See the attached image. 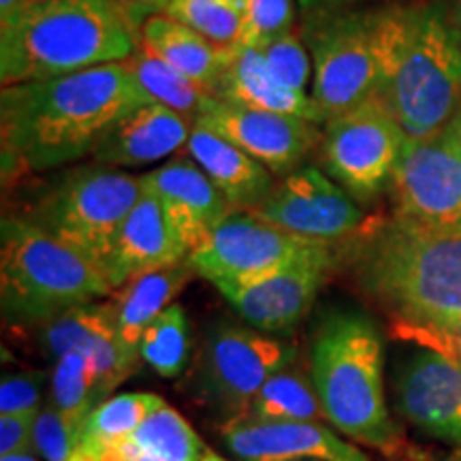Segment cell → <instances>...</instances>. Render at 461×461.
Returning <instances> with one entry per match:
<instances>
[{
	"label": "cell",
	"mask_w": 461,
	"mask_h": 461,
	"mask_svg": "<svg viewBox=\"0 0 461 461\" xmlns=\"http://www.w3.org/2000/svg\"><path fill=\"white\" fill-rule=\"evenodd\" d=\"M378 99L408 137H425L461 112V26L447 3L397 7Z\"/></svg>",
	"instance_id": "5b68a950"
},
{
	"label": "cell",
	"mask_w": 461,
	"mask_h": 461,
	"mask_svg": "<svg viewBox=\"0 0 461 461\" xmlns=\"http://www.w3.org/2000/svg\"><path fill=\"white\" fill-rule=\"evenodd\" d=\"M141 193V177L107 167H79L43 194L31 221L82 252L105 274L120 229Z\"/></svg>",
	"instance_id": "ba28073f"
},
{
	"label": "cell",
	"mask_w": 461,
	"mask_h": 461,
	"mask_svg": "<svg viewBox=\"0 0 461 461\" xmlns=\"http://www.w3.org/2000/svg\"><path fill=\"white\" fill-rule=\"evenodd\" d=\"M457 20H459V26H461V0H459V11H457Z\"/></svg>",
	"instance_id": "bcb514c9"
},
{
	"label": "cell",
	"mask_w": 461,
	"mask_h": 461,
	"mask_svg": "<svg viewBox=\"0 0 461 461\" xmlns=\"http://www.w3.org/2000/svg\"><path fill=\"white\" fill-rule=\"evenodd\" d=\"M230 5H233V7H238L240 11H244V5H246V0H229Z\"/></svg>",
	"instance_id": "f6af8a7d"
},
{
	"label": "cell",
	"mask_w": 461,
	"mask_h": 461,
	"mask_svg": "<svg viewBox=\"0 0 461 461\" xmlns=\"http://www.w3.org/2000/svg\"><path fill=\"white\" fill-rule=\"evenodd\" d=\"M122 62L135 75L149 103L169 107L193 122L197 120L207 96H212L210 92L188 79L177 68L167 65L163 58L152 54L148 48H137L135 54Z\"/></svg>",
	"instance_id": "4316f807"
},
{
	"label": "cell",
	"mask_w": 461,
	"mask_h": 461,
	"mask_svg": "<svg viewBox=\"0 0 461 461\" xmlns=\"http://www.w3.org/2000/svg\"><path fill=\"white\" fill-rule=\"evenodd\" d=\"M0 461H39V459H37V455L17 453V455H5V457H0Z\"/></svg>",
	"instance_id": "7bdbcfd3"
},
{
	"label": "cell",
	"mask_w": 461,
	"mask_h": 461,
	"mask_svg": "<svg viewBox=\"0 0 461 461\" xmlns=\"http://www.w3.org/2000/svg\"><path fill=\"white\" fill-rule=\"evenodd\" d=\"M190 330L188 316L182 305L171 303L148 327L141 339V361H146L158 376H180L188 363Z\"/></svg>",
	"instance_id": "4dcf8cb0"
},
{
	"label": "cell",
	"mask_w": 461,
	"mask_h": 461,
	"mask_svg": "<svg viewBox=\"0 0 461 461\" xmlns=\"http://www.w3.org/2000/svg\"><path fill=\"white\" fill-rule=\"evenodd\" d=\"M165 15L199 32L218 48H238L241 11L229 0H171Z\"/></svg>",
	"instance_id": "1f68e13d"
},
{
	"label": "cell",
	"mask_w": 461,
	"mask_h": 461,
	"mask_svg": "<svg viewBox=\"0 0 461 461\" xmlns=\"http://www.w3.org/2000/svg\"><path fill=\"white\" fill-rule=\"evenodd\" d=\"M222 442L241 461H372L319 420H229Z\"/></svg>",
	"instance_id": "e0dca14e"
},
{
	"label": "cell",
	"mask_w": 461,
	"mask_h": 461,
	"mask_svg": "<svg viewBox=\"0 0 461 461\" xmlns=\"http://www.w3.org/2000/svg\"><path fill=\"white\" fill-rule=\"evenodd\" d=\"M140 177L143 188L157 194L163 203L167 216L190 252L233 212L214 182L190 158H173Z\"/></svg>",
	"instance_id": "d6986e66"
},
{
	"label": "cell",
	"mask_w": 461,
	"mask_h": 461,
	"mask_svg": "<svg viewBox=\"0 0 461 461\" xmlns=\"http://www.w3.org/2000/svg\"><path fill=\"white\" fill-rule=\"evenodd\" d=\"M120 447L160 461H199L205 453L203 440L197 436V431L165 400L141 420L140 428Z\"/></svg>",
	"instance_id": "83f0119b"
},
{
	"label": "cell",
	"mask_w": 461,
	"mask_h": 461,
	"mask_svg": "<svg viewBox=\"0 0 461 461\" xmlns=\"http://www.w3.org/2000/svg\"><path fill=\"white\" fill-rule=\"evenodd\" d=\"M216 99L258 112L286 113L316 122L308 92L288 88L255 48H235L227 71L216 86Z\"/></svg>",
	"instance_id": "cb8c5ba5"
},
{
	"label": "cell",
	"mask_w": 461,
	"mask_h": 461,
	"mask_svg": "<svg viewBox=\"0 0 461 461\" xmlns=\"http://www.w3.org/2000/svg\"><path fill=\"white\" fill-rule=\"evenodd\" d=\"M186 152L214 182L233 212L252 210L276 186L274 173L267 167L203 124H193Z\"/></svg>",
	"instance_id": "603a6c76"
},
{
	"label": "cell",
	"mask_w": 461,
	"mask_h": 461,
	"mask_svg": "<svg viewBox=\"0 0 461 461\" xmlns=\"http://www.w3.org/2000/svg\"><path fill=\"white\" fill-rule=\"evenodd\" d=\"M246 420H319L325 419L312 376L291 363L263 384L244 417ZM238 420V419H235Z\"/></svg>",
	"instance_id": "484cf974"
},
{
	"label": "cell",
	"mask_w": 461,
	"mask_h": 461,
	"mask_svg": "<svg viewBox=\"0 0 461 461\" xmlns=\"http://www.w3.org/2000/svg\"><path fill=\"white\" fill-rule=\"evenodd\" d=\"M112 3L126 17L132 31L140 32L149 17L165 14L171 0H112Z\"/></svg>",
	"instance_id": "f35d334b"
},
{
	"label": "cell",
	"mask_w": 461,
	"mask_h": 461,
	"mask_svg": "<svg viewBox=\"0 0 461 461\" xmlns=\"http://www.w3.org/2000/svg\"><path fill=\"white\" fill-rule=\"evenodd\" d=\"M293 20L291 0H246L238 48H267L276 39L293 32Z\"/></svg>",
	"instance_id": "d6a6232c"
},
{
	"label": "cell",
	"mask_w": 461,
	"mask_h": 461,
	"mask_svg": "<svg viewBox=\"0 0 461 461\" xmlns=\"http://www.w3.org/2000/svg\"><path fill=\"white\" fill-rule=\"evenodd\" d=\"M188 255L190 248L173 227L163 203L157 194L143 188L140 201L120 229L105 265V278L109 286L120 288L137 276L186 261Z\"/></svg>",
	"instance_id": "ac0fdd59"
},
{
	"label": "cell",
	"mask_w": 461,
	"mask_h": 461,
	"mask_svg": "<svg viewBox=\"0 0 461 461\" xmlns=\"http://www.w3.org/2000/svg\"><path fill=\"white\" fill-rule=\"evenodd\" d=\"M51 387V372L20 370L3 376L0 414H37L45 406Z\"/></svg>",
	"instance_id": "e575fe53"
},
{
	"label": "cell",
	"mask_w": 461,
	"mask_h": 461,
	"mask_svg": "<svg viewBox=\"0 0 461 461\" xmlns=\"http://www.w3.org/2000/svg\"><path fill=\"white\" fill-rule=\"evenodd\" d=\"M32 0H0V24H7L24 11Z\"/></svg>",
	"instance_id": "60d3db41"
},
{
	"label": "cell",
	"mask_w": 461,
	"mask_h": 461,
	"mask_svg": "<svg viewBox=\"0 0 461 461\" xmlns=\"http://www.w3.org/2000/svg\"><path fill=\"white\" fill-rule=\"evenodd\" d=\"M99 461H160V459L149 457V455H143V453L129 451V448L124 447H118V448H112V451H107L105 455H101Z\"/></svg>",
	"instance_id": "ab89813d"
},
{
	"label": "cell",
	"mask_w": 461,
	"mask_h": 461,
	"mask_svg": "<svg viewBox=\"0 0 461 461\" xmlns=\"http://www.w3.org/2000/svg\"><path fill=\"white\" fill-rule=\"evenodd\" d=\"M297 361V346L250 325L218 322L207 333L197 370L199 400L218 417L235 420L276 372Z\"/></svg>",
	"instance_id": "9c48e42d"
},
{
	"label": "cell",
	"mask_w": 461,
	"mask_h": 461,
	"mask_svg": "<svg viewBox=\"0 0 461 461\" xmlns=\"http://www.w3.org/2000/svg\"><path fill=\"white\" fill-rule=\"evenodd\" d=\"M387 193L397 222L461 229V112L431 135L408 137Z\"/></svg>",
	"instance_id": "8fae6325"
},
{
	"label": "cell",
	"mask_w": 461,
	"mask_h": 461,
	"mask_svg": "<svg viewBox=\"0 0 461 461\" xmlns=\"http://www.w3.org/2000/svg\"><path fill=\"white\" fill-rule=\"evenodd\" d=\"M353 274L391 321L436 322L461 314V229L391 221L363 229L348 250Z\"/></svg>",
	"instance_id": "7a4b0ae2"
},
{
	"label": "cell",
	"mask_w": 461,
	"mask_h": 461,
	"mask_svg": "<svg viewBox=\"0 0 461 461\" xmlns=\"http://www.w3.org/2000/svg\"><path fill=\"white\" fill-rule=\"evenodd\" d=\"M305 241L252 212H230L188 255L194 274L210 280L218 291L250 285L295 258Z\"/></svg>",
	"instance_id": "7c38bea8"
},
{
	"label": "cell",
	"mask_w": 461,
	"mask_h": 461,
	"mask_svg": "<svg viewBox=\"0 0 461 461\" xmlns=\"http://www.w3.org/2000/svg\"><path fill=\"white\" fill-rule=\"evenodd\" d=\"M82 447V428L68 420L50 400L34 423V455L43 461H71Z\"/></svg>",
	"instance_id": "836d02e7"
},
{
	"label": "cell",
	"mask_w": 461,
	"mask_h": 461,
	"mask_svg": "<svg viewBox=\"0 0 461 461\" xmlns=\"http://www.w3.org/2000/svg\"><path fill=\"white\" fill-rule=\"evenodd\" d=\"M105 384L101 383L88 357L82 353H68L54 361L50 402L71 423L84 428V420L101 402H105Z\"/></svg>",
	"instance_id": "f546056e"
},
{
	"label": "cell",
	"mask_w": 461,
	"mask_h": 461,
	"mask_svg": "<svg viewBox=\"0 0 461 461\" xmlns=\"http://www.w3.org/2000/svg\"><path fill=\"white\" fill-rule=\"evenodd\" d=\"M135 50V31L112 0H32L0 24V79L56 77L122 62Z\"/></svg>",
	"instance_id": "3957f363"
},
{
	"label": "cell",
	"mask_w": 461,
	"mask_h": 461,
	"mask_svg": "<svg viewBox=\"0 0 461 461\" xmlns=\"http://www.w3.org/2000/svg\"><path fill=\"white\" fill-rule=\"evenodd\" d=\"M163 397L152 393H120L101 402L84 420L82 447L96 459L124 440L141 425Z\"/></svg>",
	"instance_id": "f1b7e54d"
},
{
	"label": "cell",
	"mask_w": 461,
	"mask_h": 461,
	"mask_svg": "<svg viewBox=\"0 0 461 461\" xmlns=\"http://www.w3.org/2000/svg\"><path fill=\"white\" fill-rule=\"evenodd\" d=\"M193 124V120L169 107L146 103L109 129L96 146L95 157L101 165L109 167L157 163L186 148Z\"/></svg>",
	"instance_id": "44dd1931"
},
{
	"label": "cell",
	"mask_w": 461,
	"mask_h": 461,
	"mask_svg": "<svg viewBox=\"0 0 461 461\" xmlns=\"http://www.w3.org/2000/svg\"><path fill=\"white\" fill-rule=\"evenodd\" d=\"M299 461H316V459H299Z\"/></svg>",
	"instance_id": "c3c4849f"
},
{
	"label": "cell",
	"mask_w": 461,
	"mask_h": 461,
	"mask_svg": "<svg viewBox=\"0 0 461 461\" xmlns=\"http://www.w3.org/2000/svg\"><path fill=\"white\" fill-rule=\"evenodd\" d=\"M194 269L186 261L137 276L115 297L113 319L124 370L132 374L141 363V339L148 327L171 305V299L193 280Z\"/></svg>",
	"instance_id": "7402d4cb"
},
{
	"label": "cell",
	"mask_w": 461,
	"mask_h": 461,
	"mask_svg": "<svg viewBox=\"0 0 461 461\" xmlns=\"http://www.w3.org/2000/svg\"><path fill=\"white\" fill-rule=\"evenodd\" d=\"M146 103V92L124 62L5 86V163L41 171L95 154L109 129Z\"/></svg>",
	"instance_id": "6da1fadb"
},
{
	"label": "cell",
	"mask_w": 461,
	"mask_h": 461,
	"mask_svg": "<svg viewBox=\"0 0 461 461\" xmlns=\"http://www.w3.org/2000/svg\"><path fill=\"white\" fill-rule=\"evenodd\" d=\"M336 258L333 246L310 244L272 274L244 286L221 288V295L246 325L269 336H285L310 312Z\"/></svg>",
	"instance_id": "5bb4252c"
},
{
	"label": "cell",
	"mask_w": 461,
	"mask_h": 461,
	"mask_svg": "<svg viewBox=\"0 0 461 461\" xmlns=\"http://www.w3.org/2000/svg\"><path fill=\"white\" fill-rule=\"evenodd\" d=\"M37 342L51 363L68 353L88 357L107 393L131 376L120 357L112 303L92 302L41 322Z\"/></svg>",
	"instance_id": "ffe728a7"
},
{
	"label": "cell",
	"mask_w": 461,
	"mask_h": 461,
	"mask_svg": "<svg viewBox=\"0 0 461 461\" xmlns=\"http://www.w3.org/2000/svg\"><path fill=\"white\" fill-rule=\"evenodd\" d=\"M408 135L387 105L374 96L325 122L321 135L322 171L359 205L387 193Z\"/></svg>",
	"instance_id": "30bf717a"
},
{
	"label": "cell",
	"mask_w": 461,
	"mask_h": 461,
	"mask_svg": "<svg viewBox=\"0 0 461 461\" xmlns=\"http://www.w3.org/2000/svg\"><path fill=\"white\" fill-rule=\"evenodd\" d=\"M248 212L291 235L325 246L353 240L366 229L359 203L314 165L288 173Z\"/></svg>",
	"instance_id": "4fadbf2b"
},
{
	"label": "cell",
	"mask_w": 461,
	"mask_h": 461,
	"mask_svg": "<svg viewBox=\"0 0 461 461\" xmlns=\"http://www.w3.org/2000/svg\"><path fill=\"white\" fill-rule=\"evenodd\" d=\"M397 411L408 423L436 440L461 447V363L423 348L397 367Z\"/></svg>",
	"instance_id": "2e32d148"
},
{
	"label": "cell",
	"mask_w": 461,
	"mask_h": 461,
	"mask_svg": "<svg viewBox=\"0 0 461 461\" xmlns=\"http://www.w3.org/2000/svg\"><path fill=\"white\" fill-rule=\"evenodd\" d=\"M350 3H359V0H299L302 9H321V7H346Z\"/></svg>",
	"instance_id": "b9f144b4"
},
{
	"label": "cell",
	"mask_w": 461,
	"mask_h": 461,
	"mask_svg": "<svg viewBox=\"0 0 461 461\" xmlns=\"http://www.w3.org/2000/svg\"><path fill=\"white\" fill-rule=\"evenodd\" d=\"M194 122L216 131L276 176L299 169L319 141L316 124L310 120L238 107L216 96H207Z\"/></svg>",
	"instance_id": "9a60e30c"
},
{
	"label": "cell",
	"mask_w": 461,
	"mask_h": 461,
	"mask_svg": "<svg viewBox=\"0 0 461 461\" xmlns=\"http://www.w3.org/2000/svg\"><path fill=\"white\" fill-rule=\"evenodd\" d=\"M310 376L322 414L350 440L395 455L402 436L383 384V336L359 310L338 308L321 321L312 338Z\"/></svg>",
	"instance_id": "277c9868"
},
{
	"label": "cell",
	"mask_w": 461,
	"mask_h": 461,
	"mask_svg": "<svg viewBox=\"0 0 461 461\" xmlns=\"http://www.w3.org/2000/svg\"><path fill=\"white\" fill-rule=\"evenodd\" d=\"M141 41L143 48L163 58L167 65L177 68L212 96L233 58V50L218 48L169 15L149 17L141 28Z\"/></svg>",
	"instance_id": "d4e9b609"
},
{
	"label": "cell",
	"mask_w": 461,
	"mask_h": 461,
	"mask_svg": "<svg viewBox=\"0 0 461 461\" xmlns=\"http://www.w3.org/2000/svg\"><path fill=\"white\" fill-rule=\"evenodd\" d=\"M397 7L310 9L303 20V43L312 58V99L316 122L378 96L387 73Z\"/></svg>",
	"instance_id": "52a82bcc"
},
{
	"label": "cell",
	"mask_w": 461,
	"mask_h": 461,
	"mask_svg": "<svg viewBox=\"0 0 461 461\" xmlns=\"http://www.w3.org/2000/svg\"><path fill=\"white\" fill-rule=\"evenodd\" d=\"M199 461H229V459H224L222 455H218L216 451H210V448H205V453L201 455Z\"/></svg>",
	"instance_id": "ee69618b"
},
{
	"label": "cell",
	"mask_w": 461,
	"mask_h": 461,
	"mask_svg": "<svg viewBox=\"0 0 461 461\" xmlns=\"http://www.w3.org/2000/svg\"><path fill=\"white\" fill-rule=\"evenodd\" d=\"M37 414H0V457L17 453L34 455Z\"/></svg>",
	"instance_id": "74e56055"
},
{
	"label": "cell",
	"mask_w": 461,
	"mask_h": 461,
	"mask_svg": "<svg viewBox=\"0 0 461 461\" xmlns=\"http://www.w3.org/2000/svg\"><path fill=\"white\" fill-rule=\"evenodd\" d=\"M112 291L99 265L31 218L0 224V297L7 321L41 325Z\"/></svg>",
	"instance_id": "8992f818"
},
{
	"label": "cell",
	"mask_w": 461,
	"mask_h": 461,
	"mask_svg": "<svg viewBox=\"0 0 461 461\" xmlns=\"http://www.w3.org/2000/svg\"><path fill=\"white\" fill-rule=\"evenodd\" d=\"M391 330L397 339L438 350L461 363V314L436 322L391 321Z\"/></svg>",
	"instance_id": "8d00e7d4"
},
{
	"label": "cell",
	"mask_w": 461,
	"mask_h": 461,
	"mask_svg": "<svg viewBox=\"0 0 461 461\" xmlns=\"http://www.w3.org/2000/svg\"><path fill=\"white\" fill-rule=\"evenodd\" d=\"M258 51L288 88L305 92L310 82V71H312V58H310L305 43L299 41L297 34L288 32Z\"/></svg>",
	"instance_id": "d590c367"
},
{
	"label": "cell",
	"mask_w": 461,
	"mask_h": 461,
	"mask_svg": "<svg viewBox=\"0 0 461 461\" xmlns=\"http://www.w3.org/2000/svg\"><path fill=\"white\" fill-rule=\"evenodd\" d=\"M451 461H461V455H455V457Z\"/></svg>",
	"instance_id": "7dc6e473"
}]
</instances>
